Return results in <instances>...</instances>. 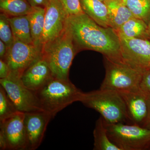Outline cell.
Segmentation results:
<instances>
[{
	"label": "cell",
	"mask_w": 150,
	"mask_h": 150,
	"mask_svg": "<svg viewBox=\"0 0 150 150\" xmlns=\"http://www.w3.org/2000/svg\"><path fill=\"white\" fill-rule=\"evenodd\" d=\"M67 26L75 44L81 48L100 52L111 60H122L120 38L112 28L100 26L85 13L69 16Z\"/></svg>",
	"instance_id": "1"
},
{
	"label": "cell",
	"mask_w": 150,
	"mask_h": 150,
	"mask_svg": "<svg viewBox=\"0 0 150 150\" xmlns=\"http://www.w3.org/2000/svg\"><path fill=\"white\" fill-rule=\"evenodd\" d=\"M35 92L42 109L49 112L54 118L67 106L79 101L83 92L69 79L53 76Z\"/></svg>",
	"instance_id": "2"
},
{
	"label": "cell",
	"mask_w": 150,
	"mask_h": 150,
	"mask_svg": "<svg viewBox=\"0 0 150 150\" xmlns=\"http://www.w3.org/2000/svg\"><path fill=\"white\" fill-rule=\"evenodd\" d=\"M79 102L99 112L107 123H131L125 102L119 93L100 89L83 92Z\"/></svg>",
	"instance_id": "3"
},
{
	"label": "cell",
	"mask_w": 150,
	"mask_h": 150,
	"mask_svg": "<svg viewBox=\"0 0 150 150\" xmlns=\"http://www.w3.org/2000/svg\"><path fill=\"white\" fill-rule=\"evenodd\" d=\"M75 44L67 25L61 35L43 46L42 57L48 64L53 76L69 79L70 67L76 54Z\"/></svg>",
	"instance_id": "4"
},
{
	"label": "cell",
	"mask_w": 150,
	"mask_h": 150,
	"mask_svg": "<svg viewBox=\"0 0 150 150\" xmlns=\"http://www.w3.org/2000/svg\"><path fill=\"white\" fill-rule=\"evenodd\" d=\"M105 77L100 88L121 93L140 88L144 72L124 62L105 57Z\"/></svg>",
	"instance_id": "5"
},
{
	"label": "cell",
	"mask_w": 150,
	"mask_h": 150,
	"mask_svg": "<svg viewBox=\"0 0 150 150\" xmlns=\"http://www.w3.org/2000/svg\"><path fill=\"white\" fill-rule=\"evenodd\" d=\"M104 121L109 139L121 150H142L150 147L149 129L134 124Z\"/></svg>",
	"instance_id": "6"
},
{
	"label": "cell",
	"mask_w": 150,
	"mask_h": 150,
	"mask_svg": "<svg viewBox=\"0 0 150 150\" xmlns=\"http://www.w3.org/2000/svg\"><path fill=\"white\" fill-rule=\"evenodd\" d=\"M0 84L18 111L27 112L43 110L35 92L24 85L20 76L11 72L7 78L0 79Z\"/></svg>",
	"instance_id": "7"
},
{
	"label": "cell",
	"mask_w": 150,
	"mask_h": 150,
	"mask_svg": "<svg viewBox=\"0 0 150 150\" xmlns=\"http://www.w3.org/2000/svg\"><path fill=\"white\" fill-rule=\"evenodd\" d=\"M42 49L33 44L15 40L4 60L8 65L11 72L21 77L28 67L42 57Z\"/></svg>",
	"instance_id": "8"
},
{
	"label": "cell",
	"mask_w": 150,
	"mask_h": 150,
	"mask_svg": "<svg viewBox=\"0 0 150 150\" xmlns=\"http://www.w3.org/2000/svg\"><path fill=\"white\" fill-rule=\"evenodd\" d=\"M122 60L144 72L150 70V42L144 38H126L118 35Z\"/></svg>",
	"instance_id": "9"
},
{
	"label": "cell",
	"mask_w": 150,
	"mask_h": 150,
	"mask_svg": "<svg viewBox=\"0 0 150 150\" xmlns=\"http://www.w3.org/2000/svg\"><path fill=\"white\" fill-rule=\"evenodd\" d=\"M45 8L42 48L59 37L64 31L69 16L59 0H49Z\"/></svg>",
	"instance_id": "10"
},
{
	"label": "cell",
	"mask_w": 150,
	"mask_h": 150,
	"mask_svg": "<svg viewBox=\"0 0 150 150\" xmlns=\"http://www.w3.org/2000/svg\"><path fill=\"white\" fill-rule=\"evenodd\" d=\"M25 115V112L18 111L4 121H0V133L5 139L7 150H28Z\"/></svg>",
	"instance_id": "11"
},
{
	"label": "cell",
	"mask_w": 150,
	"mask_h": 150,
	"mask_svg": "<svg viewBox=\"0 0 150 150\" xmlns=\"http://www.w3.org/2000/svg\"><path fill=\"white\" fill-rule=\"evenodd\" d=\"M25 113L28 150H35L41 144L48 123L54 118L50 113L44 110Z\"/></svg>",
	"instance_id": "12"
},
{
	"label": "cell",
	"mask_w": 150,
	"mask_h": 150,
	"mask_svg": "<svg viewBox=\"0 0 150 150\" xmlns=\"http://www.w3.org/2000/svg\"><path fill=\"white\" fill-rule=\"evenodd\" d=\"M120 94L126 104L131 123L144 127L148 114L149 94L141 88Z\"/></svg>",
	"instance_id": "13"
},
{
	"label": "cell",
	"mask_w": 150,
	"mask_h": 150,
	"mask_svg": "<svg viewBox=\"0 0 150 150\" xmlns=\"http://www.w3.org/2000/svg\"><path fill=\"white\" fill-rule=\"evenodd\" d=\"M53 76L48 64L41 57L24 71L21 79L27 88L35 92L42 87Z\"/></svg>",
	"instance_id": "14"
},
{
	"label": "cell",
	"mask_w": 150,
	"mask_h": 150,
	"mask_svg": "<svg viewBox=\"0 0 150 150\" xmlns=\"http://www.w3.org/2000/svg\"><path fill=\"white\" fill-rule=\"evenodd\" d=\"M104 3L107 6L110 27L115 30L134 17L122 0H108Z\"/></svg>",
	"instance_id": "15"
},
{
	"label": "cell",
	"mask_w": 150,
	"mask_h": 150,
	"mask_svg": "<svg viewBox=\"0 0 150 150\" xmlns=\"http://www.w3.org/2000/svg\"><path fill=\"white\" fill-rule=\"evenodd\" d=\"M83 12L97 24L107 28L110 27L107 6L100 0H80Z\"/></svg>",
	"instance_id": "16"
},
{
	"label": "cell",
	"mask_w": 150,
	"mask_h": 150,
	"mask_svg": "<svg viewBox=\"0 0 150 150\" xmlns=\"http://www.w3.org/2000/svg\"><path fill=\"white\" fill-rule=\"evenodd\" d=\"M45 8L42 7H32L28 15L33 45L42 49V38L44 26Z\"/></svg>",
	"instance_id": "17"
},
{
	"label": "cell",
	"mask_w": 150,
	"mask_h": 150,
	"mask_svg": "<svg viewBox=\"0 0 150 150\" xmlns=\"http://www.w3.org/2000/svg\"><path fill=\"white\" fill-rule=\"evenodd\" d=\"M15 40L33 44L28 16L9 17Z\"/></svg>",
	"instance_id": "18"
},
{
	"label": "cell",
	"mask_w": 150,
	"mask_h": 150,
	"mask_svg": "<svg viewBox=\"0 0 150 150\" xmlns=\"http://www.w3.org/2000/svg\"><path fill=\"white\" fill-rule=\"evenodd\" d=\"M118 35L126 38H144L147 34L148 27L144 21L133 17L116 30Z\"/></svg>",
	"instance_id": "19"
},
{
	"label": "cell",
	"mask_w": 150,
	"mask_h": 150,
	"mask_svg": "<svg viewBox=\"0 0 150 150\" xmlns=\"http://www.w3.org/2000/svg\"><path fill=\"white\" fill-rule=\"evenodd\" d=\"M93 137V150H121L109 139L104 120L101 116L96 121Z\"/></svg>",
	"instance_id": "20"
},
{
	"label": "cell",
	"mask_w": 150,
	"mask_h": 150,
	"mask_svg": "<svg viewBox=\"0 0 150 150\" xmlns=\"http://www.w3.org/2000/svg\"><path fill=\"white\" fill-rule=\"evenodd\" d=\"M32 9L28 0H0L1 11L8 16L28 15Z\"/></svg>",
	"instance_id": "21"
},
{
	"label": "cell",
	"mask_w": 150,
	"mask_h": 150,
	"mask_svg": "<svg viewBox=\"0 0 150 150\" xmlns=\"http://www.w3.org/2000/svg\"><path fill=\"white\" fill-rule=\"evenodd\" d=\"M134 17L146 23L150 20V0H122Z\"/></svg>",
	"instance_id": "22"
},
{
	"label": "cell",
	"mask_w": 150,
	"mask_h": 150,
	"mask_svg": "<svg viewBox=\"0 0 150 150\" xmlns=\"http://www.w3.org/2000/svg\"><path fill=\"white\" fill-rule=\"evenodd\" d=\"M17 111L4 89L0 86V121L10 117Z\"/></svg>",
	"instance_id": "23"
},
{
	"label": "cell",
	"mask_w": 150,
	"mask_h": 150,
	"mask_svg": "<svg viewBox=\"0 0 150 150\" xmlns=\"http://www.w3.org/2000/svg\"><path fill=\"white\" fill-rule=\"evenodd\" d=\"M0 39L5 43L8 48L15 40L9 17L3 13L0 14Z\"/></svg>",
	"instance_id": "24"
},
{
	"label": "cell",
	"mask_w": 150,
	"mask_h": 150,
	"mask_svg": "<svg viewBox=\"0 0 150 150\" xmlns=\"http://www.w3.org/2000/svg\"><path fill=\"white\" fill-rule=\"evenodd\" d=\"M68 15H76L84 13L81 7L80 0H59Z\"/></svg>",
	"instance_id": "25"
},
{
	"label": "cell",
	"mask_w": 150,
	"mask_h": 150,
	"mask_svg": "<svg viewBox=\"0 0 150 150\" xmlns=\"http://www.w3.org/2000/svg\"><path fill=\"white\" fill-rule=\"evenodd\" d=\"M140 87L143 91L150 94V70L144 72Z\"/></svg>",
	"instance_id": "26"
},
{
	"label": "cell",
	"mask_w": 150,
	"mask_h": 150,
	"mask_svg": "<svg viewBox=\"0 0 150 150\" xmlns=\"http://www.w3.org/2000/svg\"><path fill=\"white\" fill-rule=\"evenodd\" d=\"M11 73L10 69L6 62L3 59H0V79L7 78Z\"/></svg>",
	"instance_id": "27"
},
{
	"label": "cell",
	"mask_w": 150,
	"mask_h": 150,
	"mask_svg": "<svg viewBox=\"0 0 150 150\" xmlns=\"http://www.w3.org/2000/svg\"><path fill=\"white\" fill-rule=\"evenodd\" d=\"M28 2L32 7L46 6L49 0H28Z\"/></svg>",
	"instance_id": "28"
},
{
	"label": "cell",
	"mask_w": 150,
	"mask_h": 150,
	"mask_svg": "<svg viewBox=\"0 0 150 150\" xmlns=\"http://www.w3.org/2000/svg\"><path fill=\"white\" fill-rule=\"evenodd\" d=\"M8 50V47L6 45L3 41L0 40V58L1 59L3 60L4 59L7 53Z\"/></svg>",
	"instance_id": "29"
},
{
	"label": "cell",
	"mask_w": 150,
	"mask_h": 150,
	"mask_svg": "<svg viewBox=\"0 0 150 150\" xmlns=\"http://www.w3.org/2000/svg\"><path fill=\"white\" fill-rule=\"evenodd\" d=\"M148 114L144 127L149 129L150 130V94H149V96H148Z\"/></svg>",
	"instance_id": "30"
},
{
	"label": "cell",
	"mask_w": 150,
	"mask_h": 150,
	"mask_svg": "<svg viewBox=\"0 0 150 150\" xmlns=\"http://www.w3.org/2000/svg\"><path fill=\"white\" fill-rule=\"evenodd\" d=\"M148 31H149V34H150V20L149 22V25H148Z\"/></svg>",
	"instance_id": "31"
},
{
	"label": "cell",
	"mask_w": 150,
	"mask_h": 150,
	"mask_svg": "<svg viewBox=\"0 0 150 150\" xmlns=\"http://www.w3.org/2000/svg\"><path fill=\"white\" fill-rule=\"evenodd\" d=\"M100 1H102L105 2L106 1H108V0H100Z\"/></svg>",
	"instance_id": "32"
}]
</instances>
